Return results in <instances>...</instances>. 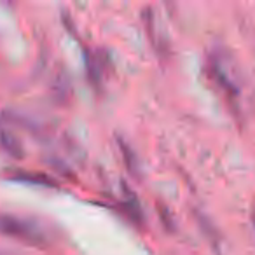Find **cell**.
I'll use <instances>...</instances> for the list:
<instances>
[{
  "label": "cell",
  "mask_w": 255,
  "mask_h": 255,
  "mask_svg": "<svg viewBox=\"0 0 255 255\" xmlns=\"http://www.w3.org/2000/svg\"><path fill=\"white\" fill-rule=\"evenodd\" d=\"M0 149L4 150L7 156L14 157V159H21L25 149H23V143L19 142V138L14 133L9 129V126H5L2 121H0Z\"/></svg>",
  "instance_id": "obj_9"
},
{
  "label": "cell",
  "mask_w": 255,
  "mask_h": 255,
  "mask_svg": "<svg viewBox=\"0 0 255 255\" xmlns=\"http://www.w3.org/2000/svg\"><path fill=\"white\" fill-rule=\"evenodd\" d=\"M252 226H254V231H255V215L252 217Z\"/></svg>",
  "instance_id": "obj_11"
},
{
  "label": "cell",
  "mask_w": 255,
  "mask_h": 255,
  "mask_svg": "<svg viewBox=\"0 0 255 255\" xmlns=\"http://www.w3.org/2000/svg\"><path fill=\"white\" fill-rule=\"evenodd\" d=\"M143 25H145V32L150 39V44L154 46V49L157 53H164L166 51V42H164L163 32H161V21L157 16L156 9L147 7L143 11Z\"/></svg>",
  "instance_id": "obj_7"
},
{
  "label": "cell",
  "mask_w": 255,
  "mask_h": 255,
  "mask_svg": "<svg viewBox=\"0 0 255 255\" xmlns=\"http://www.w3.org/2000/svg\"><path fill=\"white\" fill-rule=\"evenodd\" d=\"M0 234L33 248H47L53 243V234L40 220L7 212H0Z\"/></svg>",
  "instance_id": "obj_1"
},
{
  "label": "cell",
  "mask_w": 255,
  "mask_h": 255,
  "mask_svg": "<svg viewBox=\"0 0 255 255\" xmlns=\"http://www.w3.org/2000/svg\"><path fill=\"white\" fill-rule=\"evenodd\" d=\"M116 208L126 217L128 220H131L136 226H143L145 224V213L142 210L140 201H136L135 192L128 187L126 184H123V199L116 205Z\"/></svg>",
  "instance_id": "obj_4"
},
{
  "label": "cell",
  "mask_w": 255,
  "mask_h": 255,
  "mask_svg": "<svg viewBox=\"0 0 255 255\" xmlns=\"http://www.w3.org/2000/svg\"><path fill=\"white\" fill-rule=\"evenodd\" d=\"M0 255H12V254H9V252H4V250H0Z\"/></svg>",
  "instance_id": "obj_10"
},
{
  "label": "cell",
  "mask_w": 255,
  "mask_h": 255,
  "mask_svg": "<svg viewBox=\"0 0 255 255\" xmlns=\"http://www.w3.org/2000/svg\"><path fill=\"white\" fill-rule=\"evenodd\" d=\"M5 177L12 182H19V184H30V185H39V187L46 189H58L56 178H53L51 175L44 173V171H32V170H9L5 173Z\"/></svg>",
  "instance_id": "obj_5"
},
{
  "label": "cell",
  "mask_w": 255,
  "mask_h": 255,
  "mask_svg": "<svg viewBox=\"0 0 255 255\" xmlns=\"http://www.w3.org/2000/svg\"><path fill=\"white\" fill-rule=\"evenodd\" d=\"M86 68H88V79L91 81V84L102 86L109 68L107 54H103L100 49L86 51Z\"/></svg>",
  "instance_id": "obj_6"
},
{
  "label": "cell",
  "mask_w": 255,
  "mask_h": 255,
  "mask_svg": "<svg viewBox=\"0 0 255 255\" xmlns=\"http://www.w3.org/2000/svg\"><path fill=\"white\" fill-rule=\"evenodd\" d=\"M206 68L208 74L212 77V81L220 88V91L224 93L229 102L236 103L240 100L241 88L238 82V75L233 68V61L227 58V54H224L222 51L213 49L206 58Z\"/></svg>",
  "instance_id": "obj_2"
},
{
  "label": "cell",
  "mask_w": 255,
  "mask_h": 255,
  "mask_svg": "<svg viewBox=\"0 0 255 255\" xmlns=\"http://www.w3.org/2000/svg\"><path fill=\"white\" fill-rule=\"evenodd\" d=\"M192 215H194L196 222H198L199 231L205 234L206 241H208L210 247L213 248V252H215L217 255H222V252H224V238H222V234H220L219 227H217L215 224H213V220L210 219L205 212H201L199 208L192 210Z\"/></svg>",
  "instance_id": "obj_3"
},
{
  "label": "cell",
  "mask_w": 255,
  "mask_h": 255,
  "mask_svg": "<svg viewBox=\"0 0 255 255\" xmlns=\"http://www.w3.org/2000/svg\"><path fill=\"white\" fill-rule=\"evenodd\" d=\"M117 147H119V152L123 156L124 166H126L128 173L135 178H142L143 177V168H142V161H140L136 150L131 147V143L128 140L117 136Z\"/></svg>",
  "instance_id": "obj_8"
}]
</instances>
